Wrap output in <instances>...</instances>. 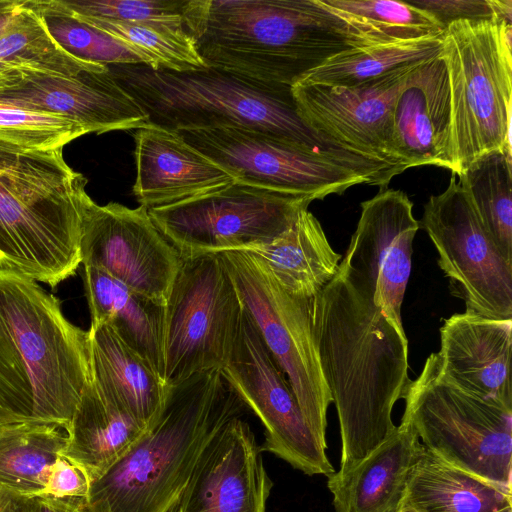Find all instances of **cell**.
Instances as JSON below:
<instances>
[{
  "instance_id": "obj_1",
  "label": "cell",
  "mask_w": 512,
  "mask_h": 512,
  "mask_svg": "<svg viewBox=\"0 0 512 512\" xmlns=\"http://www.w3.org/2000/svg\"><path fill=\"white\" fill-rule=\"evenodd\" d=\"M312 332L341 436L344 473L395 430L392 411L411 382L408 339L344 272L310 299Z\"/></svg>"
},
{
  "instance_id": "obj_2",
  "label": "cell",
  "mask_w": 512,
  "mask_h": 512,
  "mask_svg": "<svg viewBox=\"0 0 512 512\" xmlns=\"http://www.w3.org/2000/svg\"><path fill=\"white\" fill-rule=\"evenodd\" d=\"M116 82L141 106L148 123L175 132L217 126L262 131L342 163L384 187L392 169L362 158L320 135L298 115L291 87L214 66L173 71L147 65H112Z\"/></svg>"
},
{
  "instance_id": "obj_3",
  "label": "cell",
  "mask_w": 512,
  "mask_h": 512,
  "mask_svg": "<svg viewBox=\"0 0 512 512\" xmlns=\"http://www.w3.org/2000/svg\"><path fill=\"white\" fill-rule=\"evenodd\" d=\"M92 377L88 331L39 282L0 268V426L69 428Z\"/></svg>"
},
{
  "instance_id": "obj_4",
  "label": "cell",
  "mask_w": 512,
  "mask_h": 512,
  "mask_svg": "<svg viewBox=\"0 0 512 512\" xmlns=\"http://www.w3.org/2000/svg\"><path fill=\"white\" fill-rule=\"evenodd\" d=\"M246 405L220 370L169 385L156 421L91 481L86 512H177L196 463L214 434Z\"/></svg>"
},
{
  "instance_id": "obj_5",
  "label": "cell",
  "mask_w": 512,
  "mask_h": 512,
  "mask_svg": "<svg viewBox=\"0 0 512 512\" xmlns=\"http://www.w3.org/2000/svg\"><path fill=\"white\" fill-rule=\"evenodd\" d=\"M374 44L319 0H211L196 48L209 66L292 87L332 56Z\"/></svg>"
},
{
  "instance_id": "obj_6",
  "label": "cell",
  "mask_w": 512,
  "mask_h": 512,
  "mask_svg": "<svg viewBox=\"0 0 512 512\" xmlns=\"http://www.w3.org/2000/svg\"><path fill=\"white\" fill-rule=\"evenodd\" d=\"M87 179L63 148L27 149L0 140V268L55 288L81 264Z\"/></svg>"
},
{
  "instance_id": "obj_7",
  "label": "cell",
  "mask_w": 512,
  "mask_h": 512,
  "mask_svg": "<svg viewBox=\"0 0 512 512\" xmlns=\"http://www.w3.org/2000/svg\"><path fill=\"white\" fill-rule=\"evenodd\" d=\"M512 23H450L444 33L456 175L495 150L511 152Z\"/></svg>"
},
{
  "instance_id": "obj_8",
  "label": "cell",
  "mask_w": 512,
  "mask_h": 512,
  "mask_svg": "<svg viewBox=\"0 0 512 512\" xmlns=\"http://www.w3.org/2000/svg\"><path fill=\"white\" fill-rule=\"evenodd\" d=\"M403 399V415L427 450L464 472L512 490V410L447 382L433 353Z\"/></svg>"
},
{
  "instance_id": "obj_9",
  "label": "cell",
  "mask_w": 512,
  "mask_h": 512,
  "mask_svg": "<svg viewBox=\"0 0 512 512\" xmlns=\"http://www.w3.org/2000/svg\"><path fill=\"white\" fill-rule=\"evenodd\" d=\"M220 256L244 310L284 373L301 413L323 448L332 397L325 382L310 316V299L288 294L265 264L248 251Z\"/></svg>"
},
{
  "instance_id": "obj_10",
  "label": "cell",
  "mask_w": 512,
  "mask_h": 512,
  "mask_svg": "<svg viewBox=\"0 0 512 512\" xmlns=\"http://www.w3.org/2000/svg\"><path fill=\"white\" fill-rule=\"evenodd\" d=\"M243 312L220 254L182 260L167 303L162 378L174 385L228 361Z\"/></svg>"
},
{
  "instance_id": "obj_11",
  "label": "cell",
  "mask_w": 512,
  "mask_h": 512,
  "mask_svg": "<svg viewBox=\"0 0 512 512\" xmlns=\"http://www.w3.org/2000/svg\"><path fill=\"white\" fill-rule=\"evenodd\" d=\"M312 198L235 183L182 202L148 209L182 260L269 243L307 209Z\"/></svg>"
},
{
  "instance_id": "obj_12",
  "label": "cell",
  "mask_w": 512,
  "mask_h": 512,
  "mask_svg": "<svg viewBox=\"0 0 512 512\" xmlns=\"http://www.w3.org/2000/svg\"><path fill=\"white\" fill-rule=\"evenodd\" d=\"M438 253V265L465 301L466 312L512 319V264L484 228L456 175L432 195L419 222Z\"/></svg>"
},
{
  "instance_id": "obj_13",
  "label": "cell",
  "mask_w": 512,
  "mask_h": 512,
  "mask_svg": "<svg viewBox=\"0 0 512 512\" xmlns=\"http://www.w3.org/2000/svg\"><path fill=\"white\" fill-rule=\"evenodd\" d=\"M178 133L243 184L313 200L369 185L342 163L262 131L217 126Z\"/></svg>"
},
{
  "instance_id": "obj_14",
  "label": "cell",
  "mask_w": 512,
  "mask_h": 512,
  "mask_svg": "<svg viewBox=\"0 0 512 512\" xmlns=\"http://www.w3.org/2000/svg\"><path fill=\"white\" fill-rule=\"evenodd\" d=\"M220 372L263 424L261 451L276 455L310 476L329 477L336 472L244 307L232 352Z\"/></svg>"
},
{
  "instance_id": "obj_15",
  "label": "cell",
  "mask_w": 512,
  "mask_h": 512,
  "mask_svg": "<svg viewBox=\"0 0 512 512\" xmlns=\"http://www.w3.org/2000/svg\"><path fill=\"white\" fill-rule=\"evenodd\" d=\"M81 264L101 270L166 305L182 259L153 223L148 208L88 201L80 238Z\"/></svg>"
},
{
  "instance_id": "obj_16",
  "label": "cell",
  "mask_w": 512,
  "mask_h": 512,
  "mask_svg": "<svg viewBox=\"0 0 512 512\" xmlns=\"http://www.w3.org/2000/svg\"><path fill=\"white\" fill-rule=\"evenodd\" d=\"M420 64L352 87L297 81L291 87L296 111L320 135L400 174L404 168L393 149V111L403 84Z\"/></svg>"
},
{
  "instance_id": "obj_17",
  "label": "cell",
  "mask_w": 512,
  "mask_h": 512,
  "mask_svg": "<svg viewBox=\"0 0 512 512\" xmlns=\"http://www.w3.org/2000/svg\"><path fill=\"white\" fill-rule=\"evenodd\" d=\"M402 190L380 189L361 203V214L339 270L404 331L401 308L411 273L413 240L420 224Z\"/></svg>"
},
{
  "instance_id": "obj_18",
  "label": "cell",
  "mask_w": 512,
  "mask_h": 512,
  "mask_svg": "<svg viewBox=\"0 0 512 512\" xmlns=\"http://www.w3.org/2000/svg\"><path fill=\"white\" fill-rule=\"evenodd\" d=\"M0 103L66 118L87 134L138 129L148 123L144 110L116 82L109 68L72 76L3 71Z\"/></svg>"
},
{
  "instance_id": "obj_19",
  "label": "cell",
  "mask_w": 512,
  "mask_h": 512,
  "mask_svg": "<svg viewBox=\"0 0 512 512\" xmlns=\"http://www.w3.org/2000/svg\"><path fill=\"white\" fill-rule=\"evenodd\" d=\"M272 486L250 425L234 417L203 449L177 512H265Z\"/></svg>"
},
{
  "instance_id": "obj_20",
  "label": "cell",
  "mask_w": 512,
  "mask_h": 512,
  "mask_svg": "<svg viewBox=\"0 0 512 512\" xmlns=\"http://www.w3.org/2000/svg\"><path fill=\"white\" fill-rule=\"evenodd\" d=\"M511 342L512 319L453 314L433 353L438 372L464 392L512 410Z\"/></svg>"
},
{
  "instance_id": "obj_21",
  "label": "cell",
  "mask_w": 512,
  "mask_h": 512,
  "mask_svg": "<svg viewBox=\"0 0 512 512\" xmlns=\"http://www.w3.org/2000/svg\"><path fill=\"white\" fill-rule=\"evenodd\" d=\"M393 149L404 170L436 165L457 172L449 74L443 52L418 65L393 111Z\"/></svg>"
},
{
  "instance_id": "obj_22",
  "label": "cell",
  "mask_w": 512,
  "mask_h": 512,
  "mask_svg": "<svg viewBox=\"0 0 512 512\" xmlns=\"http://www.w3.org/2000/svg\"><path fill=\"white\" fill-rule=\"evenodd\" d=\"M133 193L150 208L182 202L236 182L235 177L178 133L146 124L134 133Z\"/></svg>"
},
{
  "instance_id": "obj_23",
  "label": "cell",
  "mask_w": 512,
  "mask_h": 512,
  "mask_svg": "<svg viewBox=\"0 0 512 512\" xmlns=\"http://www.w3.org/2000/svg\"><path fill=\"white\" fill-rule=\"evenodd\" d=\"M403 415L389 437L344 473L328 477L336 512H399L410 472L424 450Z\"/></svg>"
},
{
  "instance_id": "obj_24",
  "label": "cell",
  "mask_w": 512,
  "mask_h": 512,
  "mask_svg": "<svg viewBox=\"0 0 512 512\" xmlns=\"http://www.w3.org/2000/svg\"><path fill=\"white\" fill-rule=\"evenodd\" d=\"M83 281L90 326H109L162 377L166 305L93 267H84Z\"/></svg>"
},
{
  "instance_id": "obj_25",
  "label": "cell",
  "mask_w": 512,
  "mask_h": 512,
  "mask_svg": "<svg viewBox=\"0 0 512 512\" xmlns=\"http://www.w3.org/2000/svg\"><path fill=\"white\" fill-rule=\"evenodd\" d=\"M92 376L103 392L146 430L164 406L169 385L107 325L88 330Z\"/></svg>"
},
{
  "instance_id": "obj_26",
  "label": "cell",
  "mask_w": 512,
  "mask_h": 512,
  "mask_svg": "<svg viewBox=\"0 0 512 512\" xmlns=\"http://www.w3.org/2000/svg\"><path fill=\"white\" fill-rule=\"evenodd\" d=\"M245 251L258 257L288 294L300 299L317 296L335 277L341 261L308 209L278 237Z\"/></svg>"
},
{
  "instance_id": "obj_27",
  "label": "cell",
  "mask_w": 512,
  "mask_h": 512,
  "mask_svg": "<svg viewBox=\"0 0 512 512\" xmlns=\"http://www.w3.org/2000/svg\"><path fill=\"white\" fill-rule=\"evenodd\" d=\"M145 431L92 376L70 422L62 455L84 468L92 481L122 458Z\"/></svg>"
},
{
  "instance_id": "obj_28",
  "label": "cell",
  "mask_w": 512,
  "mask_h": 512,
  "mask_svg": "<svg viewBox=\"0 0 512 512\" xmlns=\"http://www.w3.org/2000/svg\"><path fill=\"white\" fill-rule=\"evenodd\" d=\"M512 507V490L464 472L424 448L413 466L400 510L499 512Z\"/></svg>"
},
{
  "instance_id": "obj_29",
  "label": "cell",
  "mask_w": 512,
  "mask_h": 512,
  "mask_svg": "<svg viewBox=\"0 0 512 512\" xmlns=\"http://www.w3.org/2000/svg\"><path fill=\"white\" fill-rule=\"evenodd\" d=\"M67 443V431L57 425H1L0 489L14 499L41 496L50 468Z\"/></svg>"
},
{
  "instance_id": "obj_30",
  "label": "cell",
  "mask_w": 512,
  "mask_h": 512,
  "mask_svg": "<svg viewBox=\"0 0 512 512\" xmlns=\"http://www.w3.org/2000/svg\"><path fill=\"white\" fill-rule=\"evenodd\" d=\"M444 50V35L374 44L342 51L298 81L352 87L432 59Z\"/></svg>"
},
{
  "instance_id": "obj_31",
  "label": "cell",
  "mask_w": 512,
  "mask_h": 512,
  "mask_svg": "<svg viewBox=\"0 0 512 512\" xmlns=\"http://www.w3.org/2000/svg\"><path fill=\"white\" fill-rule=\"evenodd\" d=\"M512 153L495 150L474 160L458 176L484 228L512 264Z\"/></svg>"
},
{
  "instance_id": "obj_32",
  "label": "cell",
  "mask_w": 512,
  "mask_h": 512,
  "mask_svg": "<svg viewBox=\"0 0 512 512\" xmlns=\"http://www.w3.org/2000/svg\"><path fill=\"white\" fill-rule=\"evenodd\" d=\"M107 69L108 66L77 59L64 51L26 0L23 11L0 35V72L26 70L72 76Z\"/></svg>"
},
{
  "instance_id": "obj_33",
  "label": "cell",
  "mask_w": 512,
  "mask_h": 512,
  "mask_svg": "<svg viewBox=\"0 0 512 512\" xmlns=\"http://www.w3.org/2000/svg\"><path fill=\"white\" fill-rule=\"evenodd\" d=\"M55 42L73 57L104 66L143 64L152 60L134 47L79 18L62 0H26Z\"/></svg>"
},
{
  "instance_id": "obj_34",
  "label": "cell",
  "mask_w": 512,
  "mask_h": 512,
  "mask_svg": "<svg viewBox=\"0 0 512 512\" xmlns=\"http://www.w3.org/2000/svg\"><path fill=\"white\" fill-rule=\"evenodd\" d=\"M330 12L358 28L376 43L443 36L430 13L408 2L393 0H319Z\"/></svg>"
},
{
  "instance_id": "obj_35",
  "label": "cell",
  "mask_w": 512,
  "mask_h": 512,
  "mask_svg": "<svg viewBox=\"0 0 512 512\" xmlns=\"http://www.w3.org/2000/svg\"><path fill=\"white\" fill-rule=\"evenodd\" d=\"M82 16L170 28L197 41L211 0H62Z\"/></svg>"
},
{
  "instance_id": "obj_36",
  "label": "cell",
  "mask_w": 512,
  "mask_h": 512,
  "mask_svg": "<svg viewBox=\"0 0 512 512\" xmlns=\"http://www.w3.org/2000/svg\"><path fill=\"white\" fill-rule=\"evenodd\" d=\"M76 15L145 54L152 60L153 69L164 68L180 72L208 66L198 53L195 40L182 32L146 24Z\"/></svg>"
},
{
  "instance_id": "obj_37",
  "label": "cell",
  "mask_w": 512,
  "mask_h": 512,
  "mask_svg": "<svg viewBox=\"0 0 512 512\" xmlns=\"http://www.w3.org/2000/svg\"><path fill=\"white\" fill-rule=\"evenodd\" d=\"M87 134L63 117L0 103V140L27 149L63 148Z\"/></svg>"
},
{
  "instance_id": "obj_38",
  "label": "cell",
  "mask_w": 512,
  "mask_h": 512,
  "mask_svg": "<svg viewBox=\"0 0 512 512\" xmlns=\"http://www.w3.org/2000/svg\"><path fill=\"white\" fill-rule=\"evenodd\" d=\"M408 3L430 13L445 28L459 20L512 23L511 0H414Z\"/></svg>"
},
{
  "instance_id": "obj_39",
  "label": "cell",
  "mask_w": 512,
  "mask_h": 512,
  "mask_svg": "<svg viewBox=\"0 0 512 512\" xmlns=\"http://www.w3.org/2000/svg\"><path fill=\"white\" fill-rule=\"evenodd\" d=\"M90 484L86 470L61 454L50 468L41 496L85 501Z\"/></svg>"
},
{
  "instance_id": "obj_40",
  "label": "cell",
  "mask_w": 512,
  "mask_h": 512,
  "mask_svg": "<svg viewBox=\"0 0 512 512\" xmlns=\"http://www.w3.org/2000/svg\"><path fill=\"white\" fill-rule=\"evenodd\" d=\"M13 512H86L84 500L39 496L15 499Z\"/></svg>"
},
{
  "instance_id": "obj_41",
  "label": "cell",
  "mask_w": 512,
  "mask_h": 512,
  "mask_svg": "<svg viewBox=\"0 0 512 512\" xmlns=\"http://www.w3.org/2000/svg\"><path fill=\"white\" fill-rule=\"evenodd\" d=\"M25 0H0V35L23 11Z\"/></svg>"
},
{
  "instance_id": "obj_42",
  "label": "cell",
  "mask_w": 512,
  "mask_h": 512,
  "mask_svg": "<svg viewBox=\"0 0 512 512\" xmlns=\"http://www.w3.org/2000/svg\"><path fill=\"white\" fill-rule=\"evenodd\" d=\"M15 499L0 489V512H13Z\"/></svg>"
},
{
  "instance_id": "obj_43",
  "label": "cell",
  "mask_w": 512,
  "mask_h": 512,
  "mask_svg": "<svg viewBox=\"0 0 512 512\" xmlns=\"http://www.w3.org/2000/svg\"><path fill=\"white\" fill-rule=\"evenodd\" d=\"M399 512H412V511H409V510H400ZM499 512H512V507H508L506 509H503Z\"/></svg>"
}]
</instances>
